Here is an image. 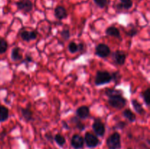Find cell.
Wrapping results in <instances>:
<instances>
[{
    "mask_svg": "<svg viewBox=\"0 0 150 149\" xmlns=\"http://www.w3.org/2000/svg\"><path fill=\"white\" fill-rule=\"evenodd\" d=\"M105 95L108 98V105L115 109L122 110L127 105V100L123 96V91L116 89H107L105 91Z\"/></svg>",
    "mask_w": 150,
    "mask_h": 149,
    "instance_id": "1",
    "label": "cell"
},
{
    "mask_svg": "<svg viewBox=\"0 0 150 149\" xmlns=\"http://www.w3.org/2000/svg\"><path fill=\"white\" fill-rule=\"evenodd\" d=\"M112 82V76L106 70H98L95 78V84L96 86H103Z\"/></svg>",
    "mask_w": 150,
    "mask_h": 149,
    "instance_id": "2",
    "label": "cell"
},
{
    "mask_svg": "<svg viewBox=\"0 0 150 149\" xmlns=\"http://www.w3.org/2000/svg\"><path fill=\"white\" fill-rule=\"evenodd\" d=\"M106 145L108 149H120L122 147L121 136L117 131L112 133L106 140Z\"/></svg>",
    "mask_w": 150,
    "mask_h": 149,
    "instance_id": "3",
    "label": "cell"
},
{
    "mask_svg": "<svg viewBox=\"0 0 150 149\" xmlns=\"http://www.w3.org/2000/svg\"><path fill=\"white\" fill-rule=\"evenodd\" d=\"M83 140H84V143H86V145L90 148H95L100 144V140L98 137L90 131L86 132Z\"/></svg>",
    "mask_w": 150,
    "mask_h": 149,
    "instance_id": "4",
    "label": "cell"
},
{
    "mask_svg": "<svg viewBox=\"0 0 150 149\" xmlns=\"http://www.w3.org/2000/svg\"><path fill=\"white\" fill-rule=\"evenodd\" d=\"M111 54V48L105 43H99L95 47V55L101 58H105Z\"/></svg>",
    "mask_w": 150,
    "mask_h": 149,
    "instance_id": "5",
    "label": "cell"
},
{
    "mask_svg": "<svg viewBox=\"0 0 150 149\" xmlns=\"http://www.w3.org/2000/svg\"><path fill=\"white\" fill-rule=\"evenodd\" d=\"M92 127L97 137H103L105 133V126L100 119H95Z\"/></svg>",
    "mask_w": 150,
    "mask_h": 149,
    "instance_id": "6",
    "label": "cell"
},
{
    "mask_svg": "<svg viewBox=\"0 0 150 149\" xmlns=\"http://www.w3.org/2000/svg\"><path fill=\"white\" fill-rule=\"evenodd\" d=\"M16 5L18 10L25 13H30L33 10V3L31 0H19L16 1Z\"/></svg>",
    "mask_w": 150,
    "mask_h": 149,
    "instance_id": "7",
    "label": "cell"
},
{
    "mask_svg": "<svg viewBox=\"0 0 150 149\" xmlns=\"http://www.w3.org/2000/svg\"><path fill=\"white\" fill-rule=\"evenodd\" d=\"M112 59L117 65H124L127 59V54L124 51L117 50L112 53Z\"/></svg>",
    "mask_w": 150,
    "mask_h": 149,
    "instance_id": "8",
    "label": "cell"
},
{
    "mask_svg": "<svg viewBox=\"0 0 150 149\" xmlns=\"http://www.w3.org/2000/svg\"><path fill=\"white\" fill-rule=\"evenodd\" d=\"M21 38L22 40L25 42H30L32 40H35L38 37V32L36 31H28L26 29H23L19 32Z\"/></svg>",
    "mask_w": 150,
    "mask_h": 149,
    "instance_id": "9",
    "label": "cell"
},
{
    "mask_svg": "<svg viewBox=\"0 0 150 149\" xmlns=\"http://www.w3.org/2000/svg\"><path fill=\"white\" fill-rule=\"evenodd\" d=\"M71 145L74 149H81L84 145L83 137L80 134H73L71 138Z\"/></svg>",
    "mask_w": 150,
    "mask_h": 149,
    "instance_id": "10",
    "label": "cell"
},
{
    "mask_svg": "<svg viewBox=\"0 0 150 149\" xmlns=\"http://www.w3.org/2000/svg\"><path fill=\"white\" fill-rule=\"evenodd\" d=\"M76 116L80 119H86L87 118H89V115H90V110H89V107L86 106V105L79 107L76 110Z\"/></svg>",
    "mask_w": 150,
    "mask_h": 149,
    "instance_id": "11",
    "label": "cell"
},
{
    "mask_svg": "<svg viewBox=\"0 0 150 149\" xmlns=\"http://www.w3.org/2000/svg\"><path fill=\"white\" fill-rule=\"evenodd\" d=\"M133 2L132 0H120V2L116 4V10L122 11L123 10H128L133 7Z\"/></svg>",
    "mask_w": 150,
    "mask_h": 149,
    "instance_id": "12",
    "label": "cell"
},
{
    "mask_svg": "<svg viewBox=\"0 0 150 149\" xmlns=\"http://www.w3.org/2000/svg\"><path fill=\"white\" fill-rule=\"evenodd\" d=\"M54 16L59 20H63L67 17V11L63 6H57L54 9Z\"/></svg>",
    "mask_w": 150,
    "mask_h": 149,
    "instance_id": "13",
    "label": "cell"
},
{
    "mask_svg": "<svg viewBox=\"0 0 150 149\" xmlns=\"http://www.w3.org/2000/svg\"><path fill=\"white\" fill-rule=\"evenodd\" d=\"M11 59L14 62L20 61L23 60V55H22V50L19 47H15L11 51Z\"/></svg>",
    "mask_w": 150,
    "mask_h": 149,
    "instance_id": "14",
    "label": "cell"
},
{
    "mask_svg": "<svg viewBox=\"0 0 150 149\" xmlns=\"http://www.w3.org/2000/svg\"><path fill=\"white\" fill-rule=\"evenodd\" d=\"M21 113L23 118L26 122H29V121L33 120V112L29 108V107L21 108Z\"/></svg>",
    "mask_w": 150,
    "mask_h": 149,
    "instance_id": "15",
    "label": "cell"
},
{
    "mask_svg": "<svg viewBox=\"0 0 150 149\" xmlns=\"http://www.w3.org/2000/svg\"><path fill=\"white\" fill-rule=\"evenodd\" d=\"M132 106H133L134 110L137 112L138 114L141 115H144L146 114V111H145L143 105L136 99H133L131 100Z\"/></svg>",
    "mask_w": 150,
    "mask_h": 149,
    "instance_id": "16",
    "label": "cell"
},
{
    "mask_svg": "<svg viewBox=\"0 0 150 149\" xmlns=\"http://www.w3.org/2000/svg\"><path fill=\"white\" fill-rule=\"evenodd\" d=\"M105 34L108 36L114 37L115 38H118L120 39L121 38V34H120V29L117 28L116 26H108L106 29H105Z\"/></svg>",
    "mask_w": 150,
    "mask_h": 149,
    "instance_id": "17",
    "label": "cell"
},
{
    "mask_svg": "<svg viewBox=\"0 0 150 149\" xmlns=\"http://www.w3.org/2000/svg\"><path fill=\"white\" fill-rule=\"evenodd\" d=\"M10 116L9 109L4 105H0V122H4L7 121Z\"/></svg>",
    "mask_w": 150,
    "mask_h": 149,
    "instance_id": "18",
    "label": "cell"
},
{
    "mask_svg": "<svg viewBox=\"0 0 150 149\" xmlns=\"http://www.w3.org/2000/svg\"><path fill=\"white\" fill-rule=\"evenodd\" d=\"M122 115L130 123L135 122L136 120V115L130 109H126L122 112Z\"/></svg>",
    "mask_w": 150,
    "mask_h": 149,
    "instance_id": "19",
    "label": "cell"
},
{
    "mask_svg": "<svg viewBox=\"0 0 150 149\" xmlns=\"http://www.w3.org/2000/svg\"><path fill=\"white\" fill-rule=\"evenodd\" d=\"M70 122L73 124H74L75 127L76 129H78L80 131H83L86 128V126L84 124L81 122V119L79 118H78L77 116H73L72 117L71 119H70Z\"/></svg>",
    "mask_w": 150,
    "mask_h": 149,
    "instance_id": "20",
    "label": "cell"
},
{
    "mask_svg": "<svg viewBox=\"0 0 150 149\" xmlns=\"http://www.w3.org/2000/svg\"><path fill=\"white\" fill-rule=\"evenodd\" d=\"M54 140L59 147H63L66 143L65 137L60 134H57L54 136Z\"/></svg>",
    "mask_w": 150,
    "mask_h": 149,
    "instance_id": "21",
    "label": "cell"
},
{
    "mask_svg": "<svg viewBox=\"0 0 150 149\" xmlns=\"http://www.w3.org/2000/svg\"><path fill=\"white\" fill-rule=\"evenodd\" d=\"M142 97L143 98V100L144 102L145 105H146L147 107H149L150 104V89L149 88H147L146 90L142 91Z\"/></svg>",
    "mask_w": 150,
    "mask_h": 149,
    "instance_id": "22",
    "label": "cell"
},
{
    "mask_svg": "<svg viewBox=\"0 0 150 149\" xmlns=\"http://www.w3.org/2000/svg\"><path fill=\"white\" fill-rule=\"evenodd\" d=\"M8 48V43L4 38L0 37V54H3Z\"/></svg>",
    "mask_w": 150,
    "mask_h": 149,
    "instance_id": "23",
    "label": "cell"
},
{
    "mask_svg": "<svg viewBox=\"0 0 150 149\" xmlns=\"http://www.w3.org/2000/svg\"><path fill=\"white\" fill-rule=\"evenodd\" d=\"M67 49H68V51L70 53H76L79 52V47H78V44L76 42H70V43L68 44V47H67Z\"/></svg>",
    "mask_w": 150,
    "mask_h": 149,
    "instance_id": "24",
    "label": "cell"
},
{
    "mask_svg": "<svg viewBox=\"0 0 150 149\" xmlns=\"http://www.w3.org/2000/svg\"><path fill=\"white\" fill-rule=\"evenodd\" d=\"M93 1L96 4L97 7L100 9L105 8V7L108 6V3H109L108 0H93Z\"/></svg>",
    "mask_w": 150,
    "mask_h": 149,
    "instance_id": "25",
    "label": "cell"
},
{
    "mask_svg": "<svg viewBox=\"0 0 150 149\" xmlns=\"http://www.w3.org/2000/svg\"><path fill=\"white\" fill-rule=\"evenodd\" d=\"M111 76H112V81L114 82L115 85L118 84L120 82V80H121V74L120 73V72H114L113 73H111Z\"/></svg>",
    "mask_w": 150,
    "mask_h": 149,
    "instance_id": "26",
    "label": "cell"
},
{
    "mask_svg": "<svg viewBox=\"0 0 150 149\" xmlns=\"http://www.w3.org/2000/svg\"><path fill=\"white\" fill-rule=\"evenodd\" d=\"M61 36L64 41H67L70 37V32L69 29H64L61 32Z\"/></svg>",
    "mask_w": 150,
    "mask_h": 149,
    "instance_id": "27",
    "label": "cell"
},
{
    "mask_svg": "<svg viewBox=\"0 0 150 149\" xmlns=\"http://www.w3.org/2000/svg\"><path fill=\"white\" fill-rule=\"evenodd\" d=\"M127 126V122L125 121H120L119 122H117L116 124V125L113 127V129H124Z\"/></svg>",
    "mask_w": 150,
    "mask_h": 149,
    "instance_id": "28",
    "label": "cell"
},
{
    "mask_svg": "<svg viewBox=\"0 0 150 149\" xmlns=\"http://www.w3.org/2000/svg\"><path fill=\"white\" fill-rule=\"evenodd\" d=\"M138 32H139L138 29H136V28L133 27V28H131L130 30H128L127 32H126V34H127V36L130 37H135L137 35Z\"/></svg>",
    "mask_w": 150,
    "mask_h": 149,
    "instance_id": "29",
    "label": "cell"
},
{
    "mask_svg": "<svg viewBox=\"0 0 150 149\" xmlns=\"http://www.w3.org/2000/svg\"><path fill=\"white\" fill-rule=\"evenodd\" d=\"M21 61L22 63H27V64H29V63H31L33 61V58H32V56L31 55H29V54H26L24 59L22 60Z\"/></svg>",
    "mask_w": 150,
    "mask_h": 149,
    "instance_id": "30",
    "label": "cell"
},
{
    "mask_svg": "<svg viewBox=\"0 0 150 149\" xmlns=\"http://www.w3.org/2000/svg\"><path fill=\"white\" fill-rule=\"evenodd\" d=\"M78 47H79V51L81 53L86 52V47H85V45L82 42H80V43L78 44Z\"/></svg>",
    "mask_w": 150,
    "mask_h": 149,
    "instance_id": "31",
    "label": "cell"
},
{
    "mask_svg": "<svg viewBox=\"0 0 150 149\" xmlns=\"http://www.w3.org/2000/svg\"><path fill=\"white\" fill-rule=\"evenodd\" d=\"M45 138H46L48 140H49V141H52V140H54V137H53L52 134H51V133H47V134H45Z\"/></svg>",
    "mask_w": 150,
    "mask_h": 149,
    "instance_id": "32",
    "label": "cell"
},
{
    "mask_svg": "<svg viewBox=\"0 0 150 149\" xmlns=\"http://www.w3.org/2000/svg\"><path fill=\"white\" fill-rule=\"evenodd\" d=\"M62 127H64L66 129H70L68 124H67V123L66 122V121H62Z\"/></svg>",
    "mask_w": 150,
    "mask_h": 149,
    "instance_id": "33",
    "label": "cell"
},
{
    "mask_svg": "<svg viewBox=\"0 0 150 149\" xmlns=\"http://www.w3.org/2000/svg\"><path fill=\"white\" fill-rule=\"evenodd\" d=\"M128 149H131V148H128Z\"/></svg>",
    "mask_w": 150,
    "mask_h": 149,
    "instance_id": "34",
    "label": "cell"
}]
</instances>
